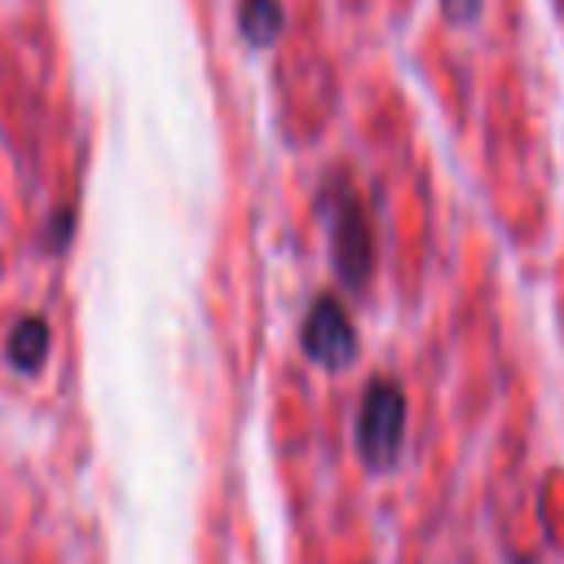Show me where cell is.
I'll return each instance as SVG.
<instances>
[{
    "label": "cell",
    "mask_w": 564,
    "mask_h": 564,
    "mask_svg": "<svg viewBox=\"0 0 564 564\" xmlns=\"http://www.w3.org/2000/svg\"><path fill=\"white\" fill-rule=\"evenodd\" d=\"M317 216L326 225V247H330V269L348 291H366L375 278V229L370 216L344 172H335L317 189Z\"/></svg>",
    "instance_id": "cell-1"
},
{
    "label": "cell",
    "mask_w": 564,
    "mask_h": 564,
    "mask_svg": "<svg viewBox=\"0 0 564 564\" xmlns=\"http://www.w3.org/2000/svg\"><path fill=\"white\" fill-rule=\"evenodd\" d=\"M405 392L397 379L388 375H375L366 388H361V401H357V419H352V445H357V458L370 467V471H388L397 458H401V445H405Z\"/></svg>",
    "instance_id": "cell-2"
},
{
    "label": "cell",
    "mask_w": 564,
    "mask_h": 564,
    "mask_svg": "<svg viewBox=\"0 0 564 564\" xmlns=\"http://www.w3.org/2000/svg\"><path fill=\"white\" fill-rule=\"evenodd\" d=\"M300 348H304V357L313 366H322L330 375H339V370H348L357 361L361 339H357V326H352V317H348L339 295H330V291L313 295V304H308V313L300 322Z\"/></svg>",
    "instance_id": "cell-3"
},
{
    "label": "cell",
    "mask_w": 564,
    "mask_h": 564,
    "mask_svg": "<svg viewBox=\"0 0 564 564\" xmlns=\"http://www.w3.org/2000/svg\"><path fill=\"white\" fill-rule=\"evenodd\" d=\"M282 0H238V31L251 48H269L282 35Z\"/></svg>",
    "instance_id": "cell-4"
},
{
    "label": "cell",
    "mask_w": 564,
    "mask_h": 564,
    "mask_svg": "<svg viewBox=\"0 0 564 564\" xmlns=\"http://www.w3.org/2000/svg\"><path fill=\"white\" fill-rule=\"evenodd\" d=\"M44 348H48V330H44V322H26V326H18L13 339H9V357H13L18 366H26V370L40 366Z\"/></svg>",
    "instance_id": "cell-5"
},
{
    "label": "cell",
    "mask_w": 564,
    "mask_h": 564,
    "mask_svg": "<svg viewBox=\"0 0 564 564\" xmlns=\"http://www.w3.org/2000/svg\"><path fill=\"white\" fill-rule=\"evenodd\" d=\"M441 9H445L449 22H476L480 9H485V0H441Z\"/></svg>",
    "instance_id": "cell-6"
}]
</instances>
